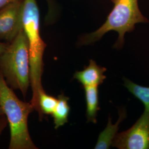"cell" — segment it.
I'll return each instance as SVG.
<instances>
[{"instance_id": "cell-6", "label": "cell", "mask_w": 149, "mask_h": 149, "mask_svg": "<svg viewBox=\"0 0 149 149\" xmlns=\"http://www.w3.org/2000/svg\"><path fill=\"white\" fill-rule=\"evenodd\" d=\"M24 0H18L0 8V42L11 43L23 29Z\"/></svg>"}, {"instance_id": "cell-11", "label": "cell", "mask_w": 149, "mask_h": 149, "mask_svg": "<svg viewBox=\"0 0 149 149\" xmlns=\"http://www.w3.org/2000/svg\"><path fill=\"white\" fill-rule=\"evenodd\" d=\"M124 86L137 99L141 102L145 110L149 113V87H144L135 84L127 78L124 77Z\"/></svg>"}, {"instance_id": "cell-13", "label": "cell", "mask_w": 149, "mask_h": 149, "mask_svg": "<svg viewBox=\"0 0 149 149\" xmlns=\"http://www.w3.org/2000/svg\"><path fill=\"white\" fill-rule=\"evenodd\" d=\"M7 124L8 121L5 115L3 114L0 116V135H1L6 127L7 126Z\"/></svg>"}, {"instance_id": "cell-2", "label": "cell", "mask_w": 149, "mask_h": 149, "mask_svg": "<svg viewBox=\"0 0 149 149\" xmlns=\"http://www.w3.org/2000/svg\"><path fill=\"white\" fill-rule=\"evenodd\" d=\"M0 107L10 128L8 149H37L30 136L28 119L34 111L32 104L20 100L8 85L0 71Z\"/></svg>"}, {"instance_id": "cell-10", "label": "cell", "mask_w": 149, "mask_h": 149, "mask_svg": "<svg viewBox=\"0 0 149 149\" xmlns=\"http://www.w3.org/2000/svg\"><path fill=\"white\" fill-rule=\"evenodd\" d=\"M58 102L52 114L54 119V128L55 129L64 125L68 122L69 116L70 107L69 104V98L61 94L58 96Z\"/></svg>"}, {"instance_id": "cell-8", "label": "cell", "mask_w": 149, "mask_h": 149, "mask_svg": "<svg viewBox=\"0 0 149 149\" xmlns=\"http://www.w3.org/2000/svg\"><path fill=\"white\" fill-rule=\"evenodd\" d=\"M119 118L114 124L112 123V118L109 116L106 128L100 134L95 149H109L112 146L113 140L119 130V125L127 117V111L125 108L118 109Z\"/></svg>"}, {"instance_id": "cell-16", "label": "cell", "mask_w": 149, "mask_h": 149, "mask_svg": "<svg viewBox=\"0 0 149 149\" xmlns=\"http://www.w3.org/2000/svg\"><path fill=\"white\" fill-rule=\"evenodd\" d=\"M3 114H4V113H3V111H2V108H1V107H0V116L3 115Z\"/></svg>"}, {"instance_id": "cell-3", "label": "cell", "mask_w": 149, "mask_h": 149, "mask_svg": "<svg viewBox=\"0 0 149 149\" xmlns=\"http://www.w3.org/2000/svg\"><path fill=\"white\" fill-rule=\"evenodd\" d=\"M111 1L114 7L106 22L96 31L81 36L78 41L79 45L93 44L101 39L107 33L114 31L117 32L119 36L114 48L120 49L124 45L126 33L133 32L136 24L149 23V19L139 10L138 0Z\"/></svg>"}, {"instance_id": "cell-1", "label": "cell", "mask_w": 149, "mask_h": 149, "mask_svg": "<svg viewBox=\"0 0 149 149\" xmlns=\"http://www.w3.org/2000/svg\"><path fill=\"white\" fill-rule=\"evenodd\" d=\"M23 29L27 36L31 62V84L32 98L30 103L43 119L39 107V94L44 91L42 76L44 70L43 55L47 44L40 34V16L36 0H24L22 16Z\"/></svg>"}, {"instance_id": "cell-15", "label": "cell", "mask_w": 149, "mask_h": 149, "mask_svg": "<svg viewBox=\"0 0 149 149\" xmlns=\"http://www.w3.org/2000/svg\"><path fill=\"white\" fill-rule=\"evenodd\" d=\"M8 44L5 42H0V54L3 53L5 51L6 49L8 47Z\"/></svg>"}, {"instance_id": "cell-5", "label": "cell", "mask_w": 149, "mask_h": 149, "mask_svg": "<svg viewBox=\"0 0 149 149\" xmlns=\"http://www.w3.org/2000/svg\"><path fill=\"white\" fill-rule=\"evenodd\" d=\"M112 146L119 149H149V113L144 111L130 128L117 133Z\"/></svg>"}, {"instance_id": "cell-7", "label": "cell", "mask_w": 149, "mask_h": 149, "mask_svg": "<svg viewBox=\"0 0 149 149\" xmlns=\"http://www.w3.org/2000/svg\"><path fill=\"white\" fill-rule=\"evenodd\" d=\"M106 71V68L97 65L95 60L91 59L88 65L85 67L84 69L74 73V78L84 87L98 86L106 79L104 74Z\"/></svg>"}, {"instance_id": "cell-12", "label": "cell", "mask_w": 149, "mask_h": 149, "mask_svg": "<svg viewBox=\"0 0 149 149\" xmlns=\"http://www.w3.org/2000/svg\"><path fill=\"white\" fill-rule=\"evenodd\" d=\"M58 98L47 94L45 91L39 94V107L42 115L52 114L57 105Z\"/></svg>"}, {"instance_id": "cell-9", "label": "cell", "mask_w": 149, "mask_h": 149, "mask_svg": "<svg viewBox=\"0 0 149 149\" xmlns=\"http://www.w3.org/2000/svg\"><path fill=\"white\" fill-rule=\"evenodd\" d=\"M98 87H84L85 93L87 120V122H92L94 124L97 123V113L100 110Z\"/></svg>"}, {"instance_id": "cell-4", "label": "cell", "mask_w": 149, "mask_h": 149, "mask_svg": "<svg viewBox=\"0 0 149 149\" xmlns=\"http://www.w3.org/2000/svg\"><path fill=\"white\" fill-rule=\"evenodd\" d=\"M0 71L6 84L20 91L24 97L31 84V62L27 36L22 29L15 39L0 54Z\"/></svg>"}, {"instance_id": "cell-14", "label": "cell", "mask_w": 149, "mask_h": 149, "mask_svg": "<svg viewBox=\"0 0 149 149\" xmlns=\"http://www.w3.org/2000/svg\"><path fill=\"white\" fill-rule=\"evenodd\" d=\"M16 1L18 0H0V8L12 2H15Z\"/></svg>"}]
</instances>
